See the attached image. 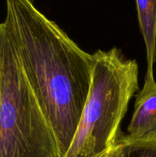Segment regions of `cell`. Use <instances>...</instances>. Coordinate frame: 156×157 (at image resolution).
I'll return each mask as SVG.
<instances>
[{"instance_id":"cell-1","label":"cell","mask_w":156,"mask_h":157,"mask_svg":"<svg viewBox=\"0 0 156 157\" xmlns=\"http://www.w3.org/2000/svg\"><path fill=\"white\" fill-rule=\"evenodd\" d=\"M5 21L59 156L64 157L88 97L93 56L38 10L33 0H6Z\"/></svg>"},{"instance_id":"cell-2","label":"cell","mask_w":156,"mask_h":157,"mask_svg":"<svg viewBox=\"0 0 156 157\" xmlns=\"http://www.w3.org/2000/svg\"><path fill=\"white\" fill-rule=\"evenodd\" d=\"M93 56L92 81L76 133L64 157H98L115 145L128 103L139 91V67L117 48Z\"/></svg>"},{"instance_id":"cell-3","label":"cell","mask_w":156,"mask_h":157,"mask_svg":"<svg viewBox=\"0 0 156 157\" xmlns=\"http://www.w3.org/2000/svg\"><path fill=\"white\" fill-rule=\"evenodd\" d=\"M0 157H60L5 21L0 23Z\"/></svg>"},{"instance_id":"cell-4","label":"cell","mask_w":156,"mask_h":157,"mask_svg":"<svg viewBox=\"0 0 156 157\" xmlns=\"http://www.w3.org/2000/svg\"><path fill=\"white\" fill-rule=\"evenodd\" d=\"M134 112L128 127V139L156 140V82L145 78V84L136 97Z\"/></svg>"},{"instance_id":"cell-5","label":"cell","mask_w":156,"mask_h":157,"mask_svg":"<svg viewBox=\"0 0 156 157\" xmlns=\"http://www.w3.org/2000/svg\"><path fill=\"white\" fill-rule=\"evenodd\" d=\"M140 32L146 48L145 78H154L156 61V0H136Z\"/></svg>"},{"instance_id":"cell-6","label":"cell","mask_w":156,"mask_h":157,"mask_svg":"<svg viewBox=\"0 0 156 157\" xmlns=\"http://www.w3.org/2000/svg\"><path fill=\"white\" fill-rule=\"evenodd\" d=\"M107 157H156V140H132L120 136Z\"/></svg>"},{"instance_id":"cell-7","label":"cell","mask_w":156,"mask_h":157,"mask_svg":"<svg viewBox=\"0 0 156 157\" xmlns=\"http://www.w3.org/2000/svg\"><path fill=\"white\" fill-rule=\"evenodd\" d=\"M108 153H109V151L106 152L105 153H103V154L100 155V156H98V157H107V156H108Z\"/></svg>"}]
</instances>
